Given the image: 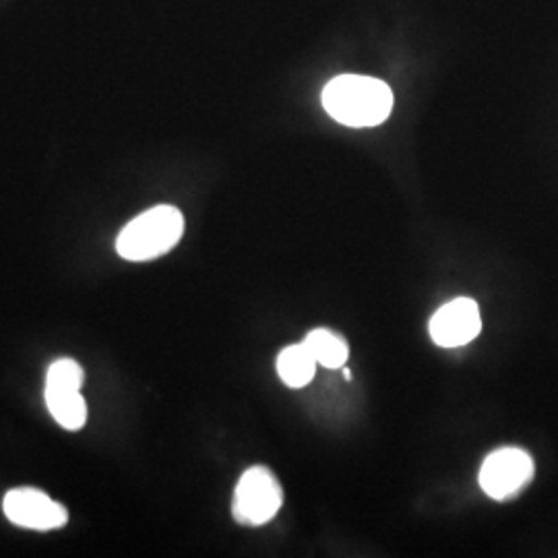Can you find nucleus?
I'll list each match as a JSON object with an SVG mask.
<instances>
[{
	"instance_id": "obj_5",
	"label": "nucleus",
	"mask_w": 558,
	"mask_h": 558,
	"mask_svg": "<svg viewBox=\"0 0 558 558\" xmlns=\"http://www.w3.org/2000/svg\"><path fill=\"white\" fill-rule=\"evenodd\" d=\"M2 509L11 523L34 532H52L64 527L69 521V511L38 488L9 490L2 500Z\"/></svg>"
},
{
	"instance_id": "obj_1",
	"label": "nucleus",
	"mask_w": 558,
	"mask_h": 558,
	"mask_svg": "<svg viewBox=\"0 0 558 558\" xmlns=\"http://www.w3.org/2000/svg\"><path fill=\"white\" fill-rule=\"evenodd\" d=\"M323 108L339 124L379 126L393 110V92L385 81L364 75H339L323 89Z\"/></svg>"
},
{
	"instance_id": "obj_3",
	"label": "nucleus",
	"mask_w": 558,
	"mask_h": 558,
	"mask_svg": "<svg viewBox=\"0 0 558 558\" xmlns=\"http://www.w3.org/2000/svg\"><path fill=\"white\" fill-rule=\"evenodd\" d=\"M281 505L283 490L278 478L269 468L255 465L240 476L232 500V515L242 525L259 527L278 515Z\"/></svg>"
},
{
	"instance_id": "obj_7",
	"label": "nucleus",
	"mask_w": 558,
	"mask_h": 558,
	"mask_svg": "<svg viewBox=\"0 0 558 558\" xmlns=\"http://www.w3.org/2000/svg\"><path fill=\"white\" fill-rule=\"evenodd\" d=\"M46 405L52 418L64 430L77 433L87 422V403L77 387H48L46 385Z\"/></svg>"
},
{
	"instance_id": "obj_8",
	"label": "nucleus",
	"mask_w": 558,
	"mask_h": 558,
	"mask_svg": "<svg viewBox=\"0 0 558 558\" xmlns=\"http://www.w3.org/2000/svg\"><path fill=\"white\" fill-rule=\"evenodd\" d=\"M317 360L311 354V350L302 343L288 345L279 352L278 356V375L288 387L292 389H302L306 387L315 373H317Z\"/></svg>"
},
{
	"instance_id": "obj_10",
	"label": "nucleus",
	"mask_w": 558,
	"mask_h": 558,
	"mask_svg": "<svg viewBox=\"0 0 558 558\" xmlns=\"http://www.w3.org/2000/svg\"><path fill=\"white\" fill-rule=\"evenodd\" d=\"M83 368L80 362L71 359L54 360L46 373V385L48 387H77L83 385Z\"/></svg>"
},
{
	"instance_id": "obj_4",
	"label": "nucleus",
	"mask_w": 558,
	"mask_h": 558,
	"mask_svg": "<svg viewBox=\"0 0 558 558\" xmlns=\"http://www.w3.org/2000/svg\"><path fill=\"white\" fill-rule=\"evenodd\" d=\"M536 465L530 453L518 447H502L484 459L480 468V488L493 500H509L532 482Z\"/></svg>"
},
{
	"instance_id": "obj_11",
	"label": "nucleus",
	"mask_w": 558,
	"mask_h": 558,
	"mask_svg": "<svg viewBox=\"0 0 558 558\" xmlns=\"http://www.w3.org/2000/svg\"><path fill=\"white\" fill-rule=\"evenodd\" d=\"M343 377H345V379L352 380V371H350V368H345V366H343Z\"/></svg>"
},
{
	"instance_id": "obj_9",
	"label": "nucleus",
	"mask_w": 558,
	"mask_h": 558,
	"mask_svg": "<svg viewBox=\"0 0 558 558\" xmlns=\"http://www.w3.org/2000/svg\"><path fill=\"white\" fill-rule=\"evenodd\" d=\"M304 345L311 350V354L325 368H343L350 359V345L331 329H313L306 338Z\"/></svg>"
},
{
	"instance_id": "obj_6",
	"label": "nucleus",
	"mask_w": 558,
	"mask_h": 558,
	"mask_svg": "<svg viewBox=\"0 0 558 558\" xmlns=\"http://www.w3.org/2000/svg\"><path fill=\"white\" fill-rule=\"evenodd\" d=\"M430 338L439 348H461L478 338L482 315L472 299H456L442 304L430 319Z\"/></svg>"
},
{
	"instance_id": "obj_2",
	"label": "nucleus",
	"mask_w": 558,
	"mask_h": 558,
	"mask_svg": "<svg viewBox=\"0 0 558 558\" xmlns=\"http://www.w3.org/2000/svg\"><path fill=\"white\" fill-rule=\"evenodd\" d=\"M184 234V218L172 205H158L129 221L117 239L122 259L143 263L170 253Z\"/></svg>"
}]
</instances>
